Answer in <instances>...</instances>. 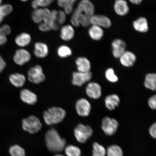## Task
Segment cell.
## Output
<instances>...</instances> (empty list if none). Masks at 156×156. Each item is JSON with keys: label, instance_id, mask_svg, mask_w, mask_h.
Returning a JSON list of instances; mask_svg holds the SVG:
<instances>
[{"label": "cell", "instance_id": "cell-1", "mask_svg": "<svg viewBox=\"0 0 156 156\" xmlns=\"http://www.w3.org/2000/svg\"><path fill=\"white\" fill-rule=\"evenodd\" d=\"M95 8L89 0H81L72 15L71 22L75 27L81 25L86 28L90 25L91 17L94 15Z\"/></svg>", "mask_w": 156, "mask_h": 156}, {"label": "cell", "instance_id": "cell-2", "mask_svg": "<svg viewBox=\"0 0 156 156\" xmlns=\"http://www.w3.org/2000/svg\"><path fill=\"white\" fill-rule=\"evenodd\" d=\"M45 140L47 147L49 151L53 152H60L64 149L66 140L62 138L55 129L51 128L46 132Z\"/></svg>", "mask_w": 156, "mask_h": 156}, {"label": "cell", "instance_id": "cell-3", "mask_svg": "<svg viewBox=\"0 0 156 156\" xmlns=\"http://www.w3.org/2000/svg\"><path fill=\"white\" fill-rule=\"evenodd\" d=\"M66 112L60 107H52L44 113V122L48 126L59 123L63 120Z\"/></svg>", "mask_w": 156, "mask_h": 156}, {"label": "cell", "instance_id": "cell-4", "mask_svg": "<svg viewBox=\"0 0 156 156\" xmlns=\"http://www.w3.org/2000/svg\"><path fill=\"white\" fill-rule=\"evenodd\" d=\"M74 134L76 139L79 143L84 144L86 143L93 134V130L91 127L79 124L75 127Z\"/></svg>", "mask_w": 156, "mask_h": 156}, {"label": "cell", "instance_id": "cell-5", "mask_svg": "<svg viewBox=\"0 0 156 156\" xmlns=\"http://www.w3.org/2000/svg\"><path fill=\"white\" fill-rule=\"evenodd\" d=\"M22 128L25 131L30 134H35L40 131L42 128V124L36 116L31 115L22 121Z\"/></svg>", "mask_w": 156, "mask_h": 156}, {"label": "cell", "instance_id": "cell-6", "mask_svg": "<svg viewBox=\"0 0 156 156\" xmlns=\"http://www.w3.org/2000/svg\"><path fill=\"white\" fill-rule=\"evenodd\" d=\"M119 126V123L115 119L106 116L103 119L101 128L106 135L112 136L116 133Z\"/></svg>", "mask_w": 156, "mask_h": 156}, {"label": "cell", "instance_id": "cell-7", "mask_svg": "<svg viewBox=\"0 0 156 156\" xmlns=\"http://www.w3.org/2000/svg\"><path fill=\"white\" fill-rule=\"evenodd\" d=\"M28 78L30 82L37 84L43 82L45 79L42 68L39 65H36L29 69Z\"/></svg>", "mask_w": 156, "mask_h": 156}, {"label": "cell", "instance_id": "cell-8", "mask_svg": "<svg viewBox=\"0 0 156 156\" xmlns=\"http://www.w3.org/2000/svg\"><path fill=\"white\" fill-rule=\"evenodd\" d=\"M51 18V11L46 8H39L35 9L32 13V19L34 22L40 24L46 22Z\"/></svg>", "mask_w": 156, "mask_h": 156}, {"label": "cell", "instance_id": "cell-9", "mask_svg": "<svg viewBox=\"0 0 156 156\" xmlns=\"http://www.w3.org/2000/svg\"><path fill=\"white\" fill-rule=\"evenodd\" d=\"M92 74L90 71L87 73L74 72L73 74L72 83L75 86L81 87L91 79Z\"/></svg>", "mask_w": 156, "mask_h": 156}, {"label": "cell", "instance_id": "cell-10", "mask_svg": "<svg viewBox=\"0 0 156 156\" xmlns=\"http://www.w3.org/2000/svg\"><path fill=\"white\" fill-rule=\"evenodd\" d=\"M75 107L77 114L80 116L87 117L90 114L91 105L87 99H79L76 103Z\"/></svg>", "mask_w": 156, "mask_h": 156}, {"label": "cell", "instance_id": "cell-11", "mask_svg": "<svg viewBox=\"0 0 156 156\" xmlns=\"http://www.w3.org/2000/svg\"><path fill=\"white\" fill-rule=\"evenodd\" d=\"M31 55L28 51L24 49H19L16 50L13 55V59L16 64L23 66L30 61Z\"/></svg>", "mask_w": 156, "mask_h": 156}, {"label": "cell", "instance_id": "cell-12", "mask_svg": "<svg viewBox=\"0 0 156 156\" xmlns=\"http://www.w3.org/2000/svg\"><path fill=\"white\" fill-rule=\"evenodd\" d=\"M90 24L95 25L102 28H110L112 25L111 20L106 16L94 15L91 17Z\"/></svg>", "mask_w": 156, "mask_h": 156}, {"label": "cell", "instance_id": "cell-13", "mask_svg": "<svg viewBox=\"0 0 156 156\" xmlns=\"http://www.w3.org/2000/svg\"><path fill=\"white\" fill-rule=\"evenodd\" d=\"M86 93L87 96L91 98L98 99L102 95V88L98 83L91 82L87 85L86 88Z\"/></svg>", "mask_w": 156, "mask_h": 156}, {"label": "cell", "instance_id": "cell-14", "mask_svg": "<svg viewBox=\"0 0 156 156\" xmlns=\"http://www.w3.org/2000/svg\"><path fill=\"white\" fill-rule=\"evenodd\" d=\"M112 47L113 56L115 58H119L126 51V44L124 41L117 39L112 42Z\"/></svg>", "mask_w": 156, "mask_h": 156}, {"label": "cell", "instance_id": "cell-15", "mask_svg": "<svg viewBox=\"0 0 156 156\" xmlns=\"http://www.w3.org/2000/svg\"><path fill=\"white\" fill-rule=\"evenodd\" d=\"M121 64L124 67H130L135 64L136 57L133 52L129 51H125L119 58Z\"/></svg>", "mask_w": 156, "mask_h": 156}, {"label": "cell", "instance_id": "cell-16", "mask_svg": "<svg viewBox=\"0 0 156 156\" xmlns=\"http://www.w3.org/2000/svg\"><path fill=\"white\" fill-rule=\"evenodd\" d=\"M20 97L23 102L29 105H34L37 101V95L27 89H23L21 91Z\"/></svg>", "mask_w": 156, "mask_h": 156}, {"label": "cell", "instance_id": "cell-17", "mask_svg": "<svg viewBox=\"0 0 156 156\" xmlns=\"http://www.w3.org/2000/svg\"><path fill=\"white\" fill-rule=\"evenodd\" d=\"M48 47L46 44L41 42H37L35 44L34 53L37 58H45L48 55Z\"/></svg>", "mask_w": 156, "mask_h": 156}, {"label": "cell", "instance_id": "cell-18", "mask_svg": "<svg viewBox=\"0 0 156 156\" xmlns=\"http://www.w3.org/2000/svg\"><path fill=\"white\" fill-rule=\"evenodd\" d=\"M115 12L120 16H124L128 14L129 7L125 0H116L114 5Z\"/></svg>", "mask_w": 156, "mask_h": 156}, {"label": "cell", "instance_id": "cell-19", "mask_svg": "<svg viewBox=\"0 0 156 156\" xmlns=\"http://www.w3.org/2000/svg\"><path fill=\"white\" fill-rule=\"evenodd\" d=\"M75 30L71 25H64L60 29V37L62 40L66 41L72 40L75 36Z\"/></svg>", "mask_w": 156, "mask_h": 156}, {"label": "cell", "instance_id": "cell-20", "mask_svg": "<svg viewBox=\"0 0 156 156\" xmlns=\"http://www.w3.org/2000/svg\"><path fill=\"white\" fill-rule=\"evenodd\" d=\"M78 71L82 73H87L90 71L91 66L89 60L86 58L80 57L76 60Z\"/></svg>", "mask_w": 156, "mask_h": 156}, {"label": "cell", "instance_id": "cell-21", "mask_svg": "<svg viewBox=\"0 0 156 156\" xmlns=\"http://www.w3.org/2000/svg\"><path fill=\"white\" fill-rule=\"evenodd\" d=\"M133 26L136 30L140 32L145 33L149 30L147 20L144 17H140L134 21Z\"/></svg>", "mask_w": 156, "mask_h": 156}, {"label": "cell", "instance_id": "cell-22", "mask_svg": "<svg viewBox=\"0 0 156 156\" xmlns=\"http://www.w3.org/2000/svg\"><path fill=\"white\" fill-rule=\"evenodd\" d=\"M105 102L106 108L109 110L112 111L118 106L120 99L118 95L113 94L107 96L105 98Z\"/></svg>", "mask_w": 156, "mask_h": 156}, {"label": "cell", "instance_id": "cell-23", "mask_svg": "<svg viewBox=\"0 0 156 156\" xmlns=\"http://www.w3.org/2000/svg\"><path fill=\"white\" fill-rule=\"evenodd\" d=\"M9 80L12 84L17 87L23 86L26 82V78L25 76L19 73L11 74L9 76Z\"/></svg>", "mask_w": 156, "mask_h": 156}, {"label": "cell", "instance_id": "cell-24", "mask_svg": "<svg viewBox=\"0 0 156 156\" xmlns=\"http://www.w3.org/2000/svg\"><path fill=\"white\" fill-rule=\"evenodd\" d=\"M88 33L90 38L95 41L101 40L104 34L102 28L95 25H91L89 29Z\"/></svg>", "mask_w": 156, "mask_h": 156}, {"label": "cell", "instance_id": "cell-25", "mask_svg": "<svg viewBox=\"0 0 156 156\" xmlns=\"http://www.w3.org/2000/svg\"><path fill=\"white\" fill-rule=\"evenodd\" d=\"M32 40L30 35L28 33H22L15 39L16 44L20 47H25L30 44Z\"/></svg>", "mask_w": 156, "mask_h": 156}, {"label": "cell", "instance_id": "cell-26", "mask_svg": "<svg viewBox=\"0 0 156 156\" xmlns=\"http://www.w3.org/2000/svg\"><path fill=\"white\" fill-rule=\"evenodd\" d=\"M59 7L63 9L66 14H71L73 12V5L77 0H57Z\"/></svg>", "mask_w": 156, "mask_h": 156}, {"label": "cell", "instance_id": "cell-27", "mask_svg": "<svg viewBox=\"0 0 156 156\" xmlns=\"http://www.w3.org/2000/svg\"><path fill=\"white\" fill-rule=\"evenodd\" d=\"M144 85L146 88L155 91L156 88V75L154 73H148L146 75Z\"/></svg>", "mask_w": 156, "mask_h": 156}, {"label": "cell", "instance_id": "cell-28", "mask_svg": "<svg viewBox=\"0 0 156 156\" xmlns=\"http://www.w3.org/2000/svg\"><path fill=\"white\" fill-rule=\"evenodd\" d=\"M107 156H124L122 148L116 144L108 146L106 150Z\"/></svg>", "mask_w": 156, "mask_h": 156}, {"label": "cell", "instance_id": "cell-29", "mask_svg": "<svg viewBox=\"0 0 156 156\" xmlns=\"http://www.w3.org/2000/svg\"><path fill=\"white\" fill-rule=\"evenodd\" d=\"M13 8L9 4H5L0 5V24L3 22L5 17L12 12Z\"/></svg>", "mask_w": 156, "mask_h": 156}, {"label": "cell", "instance_id": "cell-30", "mask_svg": "<svg viewBox=\"0 0 156 156\" xmlns=\"http://www.w3.org/2000/svg\"><path fill=\"white\" fill-rule=\"evenodd\" d=\"M106 150L102 145L95 142L92 144V156H106Z\"/></svg>", "mask_w": 156, "mask_h": 156}, {"label": "cell", "instance_id": "cell-31", "mask_svg": "<svg viewBox=\"0 0 156 156\" xmlns=\"http://www.w3.org/2000/svg\"><path fill=\"white\" fill-rule=\"evenodd\" d=\"M65 152L67 156H81V151L77 146L68 145L65 148Z\"/></svg>", "mask_w": 156, "mask_h": 156}, {"label": "cell", "instance_id": "cell-32", "mask_svg": "<svg viewBox=\"0 0 156 156\" xmlns=\"http://www.w3.org/2000/svg\"><path fill=\"white\" fill-rule=\"evenodd\" d=\"M54 0H33L32 5L33 8H46L51 5Z\"/></svg>", "mask_w": 156, "mask_h": 156}, {"label": "cell", "instance_id": "cell-33", "mask_svg": "<svg viewBox=\"0 0 156 156\" xmlns=\"http://www.w3.org/2000/svg\"><path fill=\"white\" fill-rule=\"evenodd\" d=\"M57 53L60 57L66 58L72 55V51L69 47L66 45H62L58 48Z\"/></svg>", "mask_w": 156, "mask_h": 156}, {"label": "cell", "instance_id": "cell-34", "mask_svg": "<svg viewBox=\"0 0 156 156\" xmlns=\"http://www.w3.org/2000/svg\"><path fill=\"white\" fill-rule=\"evenodd\" d=\"M9 153L11 156H25L24 150L20 146L15 145L11 146L9 149Z\"/></svg>", "mask_w": 156, "mask_h": 156}, {"label": "cell", "instance_id": "cell-35", "mask_svg": "<svg viewBox=\"0 0 156 156\" xmlns=\"http://www.w3.org/2000/svg\"><path fill=\"white\" fill-rule=\"evenodd\" d=\"M105 77L109 81L115 83L118 80V78L115 74L114 70L112 68H109L105 72Z\"/></svg>", "mask_w": 156, "mask_h": 156}, {"label": "cell", "instance_id": "cell-36", "mask_svg": "<svg viewBox=\"0 0 156 156\" xmlns=\"http://www.w3.org/2000/svg\"><path fill=\"white\" fill-rule=\"evenodd\" d=\"M66 15L67 14L63 10H60L58 11L57 23L58 26L63 25L65 23L67 19Z\"/></svg>", "mask_w": 156, "mask_h": 156}, {"label": "cell", "instance_id": "cell-37", "mask_svg": "<svg viewBox=\"0 0 156 156\" xmlns=\"http://www.w3.org/2000/svg\"><path fill=\"white\" fill-rule=\"evenodd\" d=\"M7 41V36L3 32L1 27H0V46L6 43Z\"/></svg>", "mask_w": 156, "mask_h": 156}, {"label": "cell", "instance_id": "cell-38", "mask_svg": "<svg viewBox=\"0 0 156 156\" xmlns=\"http://www.w3.org/2000/svg\"><path fill=\"white\" fill-rule=\"evenodd\" d=\"M148 105L150 108L153 110H155L156 108V96L155 95L150 97L148 100Z\"/></svg>", "mask_w": 156, "mask_h": 156}, {"label": "cell", "instance_id": "cell-39", "mask_svg": "<svg viewBox=\"0 0 156 156\" xmlns=\"http://www.w3.org/2000/svg\"><path fill=\"white\" fill-rule=\"evenodd\" d=\"M149 133L151 137L155 139L156 137V124H153L150 126L149 129Z\"/></svg>", "mask_w": 156, "mask_h": 156}, {"label": "cell", "instance_id": "cell-40", "mask_svg": "<svg viewBox=\"0 0 156 156\" xmlns=\"http://www.w3.org/2000/svg\"><path fill=\"white\" fill-rule=\"evenodd\" d=\"M1 28L2 29L3 32H4L5 34L7 36L10 34L11 33V29L9 25L7 24H4L1 27Z\"/></svg>", "mask_w": 156, "mask_h": 156}, {"label": "cell", "instance_id": "cell-41", "mask_svg": "<svg viewBox=\"0 0 156 156\" xmlns=\"http://www.w3.org/2000/svg\"><path fill=\"white\" fill-rule=\"evenodd\" d=\"M6 63L2 57L0 55V73H2L6 67Z\"/></svg>", "mask_w": 156, "mask_h": 156}, {"label": "cell", "instance_id": "cell-42", "mask_svg": "<svg viewBox=\"0 0 156 156\" xmlns=\"http://www.w3.org/2000/svg\"><path fill=\"white\" fill-rule=\"evenodd\" d=\"M143 0H129V1L132 4L134 5H139L140 4Z\"/></svg>", "mask_w": 156, "mask_h": 156}, {"label": "cell", "instance_id": "cell-43", "mask_svg": "<svg viewBox=\"0 0 156 156\" xmlns=\"http://www.w3.org/2000/svg\"><path fill=\"white\" fill-rule=\"evenodd\" d=\"M54 156H64L62 155H60V154H57V155H54Z\"/></svg>", "mask_w": 156, "mask_h": 156}, {"label": "cell", "instance_id": "cell-44", "mask_svg": "<svg viewBox=\"0 0 156 156\" xmlns=\"http://www.w3.org/2000/svg\"><path fill=\"white\" fill-rule=\"evenodd\" d=\"M3 0H0V5L2 4V3Z\"/></svg>", "mask_w": 156, "mask_h": 156}, {"label": "cell", "instance_id": "cell-45", "mask_svg": "<svg viewBox=\"0 0 156 156\" xmlns=\"http://www.w3.org/2000/svg\"><path fill=\"white\" fill-rule=\"evenodd\" d=\"M20 1H22V2H27V1H28V0H20Z\"/></svg>", "mask_w": 156, "mask_h": 156}]
</instances>
